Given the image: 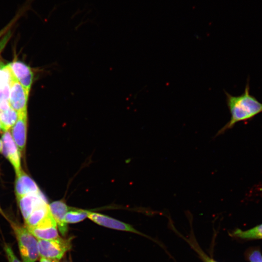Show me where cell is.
<instances>
[{
    "instance_id": "obj_1",
    "label": "cell",
    "mask_w": 262,
    "mask_h": 262,
    "mask_svg": "<svg viewBox=\"0 0 262 262\" xmlns=\"http://www.w3.org/2000/svg\"><path fill=\"white\" fill-rule=\"evenodd\" d=\"M249 82L248 79L244 92L240 95L232 96L225 91L226 104L231 116L229 121L217 132L216 136L232 128L237 123L251 120L262 113V103L250 94Z\"/></svg>"
},
{
    "instance_id": "obj_2",
    "label": "cell",
    "mask_w": 262,
    "mask_h": 262,
    "mask_svg": "<svg viewBox=\"0 0 262 262\" xmlns=\"http://www.w3.org/2000/svg\"><path fill=\"white\" fill-rule=\"evenodd\" d=\"M23 262H35L39 256L38 240L25 227L11 222Z\"/></svg>"
},
{
    "instance_id": "obj_3",
    "label": "cell",
    "mask_w": 262,
    "mask_h": 262,
    "mask_svg": "<svg viewBox=\"0 0 262 262\" xmlns=\"http://www.w3.org/2000/svg\"><path fill=\"white\" fill-rule=\"evenodd\" d=\"M70 247V239H65L59 237L51 240H38L39 256L50 260L61 259Z\"/></svg>"
},
{
    "instance_id": "obj_4",
    "label": "cell",
    "mask_w": 262,
    "mask_h": 262,
    "mask_svg": "<svg viewBox=\"0 0 262 262\" xmlns=\"http://www.w3.org/2000/svg\"><path fill=\"white\" fill-rule=\"evenodd\" d=\"M29 92L18 82L13 74L10 84L9 103L10 107L18 114L27 112Z\"/></svg>"
},
{
    "instance_id": "obj_5",
    "label": "cell",
    "mask_w": 262,
    "mask_h": 262,
    "mask_svg": "<svg viewBox=\"0 0 262 262\" xmlns=\"http://www.w3.org/2000/svg\"><path fill=\"white\" fill-rule=\"evenodd\" d=\"M57 224L50 212L37 225L26 227L38 240H51L59 237Z\"/></svg>"
},
{
    "instance_id": "obj_6",
    "label": "cell",
    "mask_w": 262,
    "mask_h": 262,
    "mask_svg": "<svg viewBox=\"0 0 262 262\" xmlns=\"http://www.w3.org/2000/svg\"><path fill=\"white\" fill-rule=\"evenodd\" d=\"M1 140L2 143L1 152L13 165L16 175L22 170L21 153L9 131H4Z\"/></svg>"
},
{
    "instance_id": "obj_7",
    "label": "cell",
    "mask_w": 262,
    "mask_h": 262,
    "mask_svg": "<svg viewBox=\"0 0 262 262\" xmlns=\"http://www.w3.org/2000/svg\"><path fill=\"white\" fill-rule=\"evenodd\" d=\"M11 135L21 155L24 152L27 134V112L18 114V118L11 128Z\"/></svg>"
},
{
    "instance_id": "obj_8",
    "label": "cell",
    "mask_w": 262,
    "mask_h": 262,
    "mask_svg": "<svg viewBox=\"0 0 262 262\" xmlns=\"http://www.w3.org/2000/svg\"><path fill=\"white\" fill-rule=\"evenodd\" d=\"M17 201L24 221L27 219L36 208L47 203L40 191L23 196L17 199Z\"/></svg>"
},
{
    "instance_id": "obj_9",
    "label": "cell",
    "mask_w": 262,
    "mask_h": 262,
    "mask_svg": "<svg viewBox=\"0 0 262 262\" xmlns=\"http://www.w3.org/2000/svg\"><path fill=\"white\" fill-rule=\"evenodd\" d=\"M87 217L100 226L143 235L131 225L102 214L89 211Z\"/></svg>"
},
{
    "instance_id": "obj_10",
    "label": "cell",
    "mask_w": 262,
    "mask_h": 262,
    "mask_svg": "<svg viewBox=\"0 0 262 262\" xmlns=\"http://www.w3.org/2000/svg\"><path fill=\"white\" fill-rule=\"evenodd\" d=\"M8 65L18 82L30 92L33 78V74L31 68L19 61H13Z\"/></svg>"
},
{
    "instance_id": "obj_11",
    "label": "cell",
    "mask_w": 262,
    "mask_h": 262,
    "mask_svg": "<svg viewBox=\"0 0 262 262\" xmlns=\"http://www.w3.org/2000/svg\"><path fill=\"white\" fill-rule=\"evenodd\" d=\"M15 190L16 199L27 194L40 191L35 182L22 169L16 174Z\"/></svg>"
},
{
    "instance_id": "obj_12",
    "label": "cell",
    "mask_w": 262,
    "mask_h": 262,
    "mask_svg": "<svg viewBox=\"0 0 262 262\" xmlns=\"http://www.w3.org/2000/svg\"><path fill=\"white\" fill-rule=\"evenodd\" d=\"M49 205L50 213L56 221L59 230L65 236L68 230L67 223L65 222V215L68 211L69 206L63 200L53 201Z\"/></svg>"
},
{
    "instance_id": "obj_13",
    "label": "cell",
    "mask_w": 262,
    "mask_h": 262,
    "mask_svg": "<svg viewBox=\"0 0 262 262\" xmlns=\"http://www.w3.org/2000/svg\"><path fill=\"white\" fill-rule=\"evenodd\" d=\"M49 211L48 203L39 206L33 211L27 219L25 221V227H31L35 226L45 217Z\"/></svg>"
},
{
    "instance_id": "obj_14",
    "label": "cell",
    "mask_w": 262,
    "mask_h": 262,
    "mask_svg": "<svg viewBox=\"0 0 262 262\" xmlns=\"http://www.w3.org/2000/svg\"><path fill=\"white\" fill-rule=\"evenodd\" d=\"M18 118V114L11 107L6 110H0V125L1 129L9 131L15 124Z\"/></svg>"
},
{
    "instance_id": "obj_15",
    "label": "cell",
    "mask_w": 262,
    "mask_h": 262,
    "mask_svg": "<svg viewBox=\"0 0 262 262\" xmlns=\"http://www.w3.org/2000/svg\"><path fill=\"white\" fill-rule=\"evenodd\" d=\"M88 211L69 207L68 212L65 215L66 223H76L83 220L88 217Z\"/></svg>"
},
{
    "instance_id": "obj_16",
    "label": "cell",
    "mask_w": 262,
    "mask_h": 262,
    "mask_svg": "<svg viewBox=\"0 0 262 262\" xmlns=\"http://www.w3.org/2000/svg\"><path fill=\"white\" fill-rule=\"evenodd\" d=\"M233 235L242 239H262V224L246 231L238 229L233 233Z\"/></svg>"
},
{
    "instance_id": "obj_17",
    "label": "cell",
    "mask_w": 262,
    "mask_h": 262,
    "mask_svg": "<svg viewBox=\"0 0 262 262\" xmlns=\"http://www.w3.org/2000/svg\"><path fill=\"white\" fill-rule=\"evenodd\" d=\"M32 0H27L24 5L16 13V15L12 18V19L6 25L4 28L0 30V38L5 35L15 25L17 21L22 16L27 10L29 9L30 6L31 5Z\"/></svg>"
},
{
    "instance_id": "obj_18",
    "label": "cell",
    "mask_w": 262,
    "mask_h": 262,
    "mask_svg": "<svg viewBox=\"0 0 262 262\" xmlns=\"http://www.w3.org/2000/svg\"><path fill=\"white\" fill-rule=\"evenodd\" d=\"M4 250L8 262H21L15 255L12 249L8 244H5Z\"/></svg>"
},
{
    "instance_id": "obj_19",
    "label": "cell",
    "mask_w": 262,
    "mask_h": 262,
    "mask_svg": "<svg viewBox=\"0 0 262 262\" xmlns=\"http://www.w3.org/2000/svg\"><path fill=\"white\" fill-rule=\"evenodd\" d=\"M250 262H262V256L259 250H255L251 251L248 255Z\"/></svg>"
},
{
    "instance_id": "obj_20",
    "label": "cell",
    "mask_w": 262,
    "mask_h": 262,
    "mask_svg": "<svg viewBox=\"0 0 262 262\" xmlns=\"http://www.w3.org/2000/svg\"><path fill=\"white\" fill-rule=\"evenodd\" d=\"M200 255L201 256L202 259L204 260L205 262H217L216 261H215L213 259L209 258L206 255H204L202 252H199Z\"/></svg>"
},
{
    "instance_id": "obj_21",
    "label": "cell",
    "mask_w": 262,
    "mask_h": 262,
    "mask_svg": "<svg viewBox=\"0 0 262 262\" xmlns=\"http://www.w3.org/2000/svg\"><path fill=\"white\" fill-rule=\"evenodd\" d=\"M40 262H52L50 260L44 258H41Z\"/></svg>"
},
{
    "instance_id": "obj_22",
    "label": "cell",
    "mask_w": 262,
    "mask_h": 262,
    "mask_svg": "<svg viewBox=\"0 0 262 262\" xmlns=\"http://www.w3.org/2000/svg\"><path fill=\"white\" fill-rule=\"evenodd\" d=\"M2 143L1 140L0 139V152L2 151Z\"/></svg>"
},
{
    "instance_id": "obj_23",
    "label": "cell",
    "mask_w": 262,
    "mask_h": 262,
    "mask_svg": "<svg viewBox=\"0 0 262 262\" xmlns=\"http://www.w3.org/2000/svg\"><path fill=\"white\" fill-rule=\"evenodd\" d=\"M0 213L2 215H4V213H3V212H2V210H1V208H0Z\"/></svg>"
},
{
    "instance_id": "obj_24",
    "label": "cell",
    "mask_w": 262,
    "mask_h": 262,
    "mask_svg": "<svg viewBox=\"0 0 262 262\" xmlns=\"http://www.w3.org/2000/svg\"><path fill=\"white\" fill-rule=\"evenodd\" d=\"M52 262H58L57 260H54Z\"/></svg>"
},
{
    "instance_id": "obj_25",
    "label": "cell",
    "mask_w": 262,
    "mask_h": 262,
    "mask_svg": "<svg viewBox=\"0 0 262 262\" xmlns=\"http://www.w3.org/2000/svg\"><path fill=\"white\" fill-rule=\"evenodd\" d=\"M0 130H1V127H0Z\"/></svg>"
}]
</instances>
